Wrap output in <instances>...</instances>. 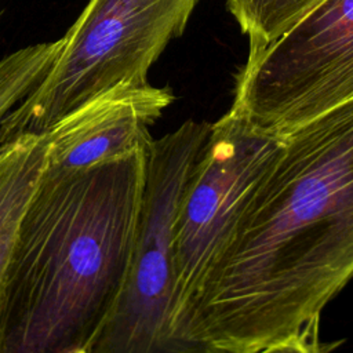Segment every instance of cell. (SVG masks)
<instances>
[{
  "mask_svg": "<svg viewBox=\"0 0 353 353\" xmlns=\"http://www.w3.org/2000/svg\"><path fill=\"white\" fill-rule=\"evenodd\" d=\"M283 142L189 310L225 353L296 332L353 279V99Z\"/></svg>",
  "mask_w": 353,
  "mask_h": 353,
  "instance_id": "cell-1",
  "label": "cell"
},
{
  "mask_svg": "<svg viewBox=\"0 0 353 353\" xmlns=\"http://www.w3.org/2000/svg\"><path fill=\"white\" fill-rule=\"evenodd\" d=\"M146 148L43 172L22 212L4 288L0 353H85L132 256Z\"/></svg>",
  "mask_w": 353,
  "mask_h": 353,
  "instance_id": "cell-2",
  "label": "cell"
},
{
  "mask_svg": "<svg viewBox=\"0 0 353 353\" xmlns=\"http://www.w3.org/2000/svg\"><path fill=\"white\" fill-rule=\"evenodd\" d=\"M211 124L186 120L146 148V179L130 266L106 321L85 353H225L185 327L172 228Z\"/></svg>",
  "mask_w": 353,
  "mask_h": 353,
  "instance_id": "cell-3",
  "label": "cell"
},
{
  "mask_svg": "<svg viewBox=\"0 0 353 353\" xmlns=\"http://www.w3.org/2000/svg\"><path fill=\"white\" fill-rule=\"evenodd\" d=\"M199 0H90L33 90L3 119L0 143L43 134L65 114L117 85H145Z\"/></svg>",
  "mask_w": 353,
  "mask_h": 353,
  "instance_id": "cell-4",
  "label": "cell"
},
{
  "mask_svg": "<svg viewBox=\"0 0 353 353\" xmlns=\"http://www.w3.org/2000/svg\"><path fill=\"white\" fill-rule=\"evenodd\" d=\"M353 99V0H323L277 39L250 47L230 110L283 138Z\"/></svg>",
  "mask_w": 353,
  "mask_h": 353,
  "instance_id": "cell-5",
  "label": "cell"
},
{
  "mask_svg": "<svg viewBox=\"0 0 353 353\" xmlns=\"http://www.w3.org/2000/svg\"><path fill=\"white\" fill-rule=\"evenodd\" d=\"M283 143V138L256 128L232 110L211 124L172 228L178 301L190 334L189 310L201 281L279 159Z\"/></svg>",
  "mask_w": 353,
  "mask_h": 353,
  "instance_id": "cell-6",
  "label": "cell"
},
{
  "mask_svg": "<svg viewBox=\"0 0 353 353\" xmlns=\"http://www.w3.org/2000/svg\"><path fill=\"white\" fill-rule=\"evenodd\" d=\"M172 99L170 90L149 83L117 84L95 95L43 132L44 171H76L148 148L150 125Z\"/></svg>",
  "mask_w": 353,
  "mask_h": 353,
  "instance_id": "cell-7",
  "label": "cell"
},
{
  "mask_svg": "<svg viewBox=\"0 0 353 353\" xmlns=\"http://www.w3.org/2000/svg\"><path fill=\"white\" fill-rule=\"evenodd\" d=\"M44 160V134H25L0 143V321L18 225L43 172Z\"/></svg>",
  "mask_w": 353,
  "mask_h": 353,
  "instance_id": "cell-8",
  "label": "cell"
},
{
  "mask_svg": "<svg viewBox=\"0 0 353 353\" xmlns=\"http://www.w3.org/2000/svg\"><path fill=\"white\" fill-rule=\"evenodd\" d=\"M323 0H226L228 10L248 37L250 47L263 46L291 28Z\"/></svg>",
  "mask_w": 353,
  "mask_h": 353,
  "instance_id": "cell-9",
  "label": "cell"
},
{
  "mask_svg": "<svg viewBox=\"0 0 353 353\" xmlns=\"http://www.w3.org/2000/svg\"><path fill=\"white\" fill-rule=\"evenodd\" d=\"M61 46V39L32 44L0 59V124L43 79Z\"/></svg>",
  "mask_w": 353,
  "mask_h": 353,
  "instance_id": "cell-10",
  "label": "cell"
},
{
  "mask_svg": "<svg viewBox=\"0 0 353 353\" xmlns=\"http://www.w3.org/2000/svg\"><path fill=\"white\" fill-rule=\"evenodd\" d=\"M252 353H325L319 339V319H313L296 332L273 341Z\"/></svg>",
  "mask_w": 353,
  "mask_h": 353,
  "instance_id": "cell-11",
  "label": "cell"
}]
</instances>
